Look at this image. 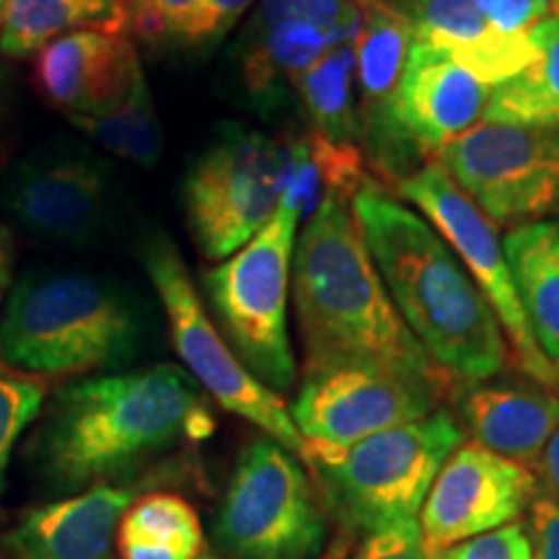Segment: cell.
I'll use <instances>...</instances> for the list:
<instances>
[{
	"mask_svg": "<svg viewBox=\"0 0 559 559\" xmlns=\"http://www.w3.org/2000/svg\"><path fill=\"white\" fill-rule=\"evenodd\" d=\"M293 298L306 373L373 368L443 396L456 391L404 324L349 200H326L306 223L293 251Z\"/></svg>",
	"mask_w": 559,
	"mask_h": 559,
	"instance_id": "cell-1",
	"label": "cell"
},
{
	"mask_svg": "<svg viewBox=\"0 0 559 559\" xmlns=\"http://www.w3.org/2000/svg\"><path fill=\"white\" fill-rule=\"evenodd\" d=\"M213 425L198 383L177 366L91 376L55 394L41 472L60 489L104 485L181 440L207 438Z\"/></svg>",
	"mask_w": 559,
	"mask_h": 559,
	"instance_id": "cell-2",
	"label": "cell"
},
{
	"mask_svg": "<svg viewBox=\"0 0 559 559\" xmlns=\"http://www.w3.org/2000/svg\"><path fill=\"white\" fill-rule=\"evenodd\" d=\"M355 218L383 283L430 360L459 383H481L508 362L487 298L425 218L379 185L353 198Z\"/></svg>",
	"mask_w": 559,
	"mask_h": 559,
	"instance_id": "cell-3",
	"label": "cell"
},
{
	"mask_svg": "<svg viewBox=\"0 0 559 559\" xmlns=\"http://www.w3.org/2000/svg\"><path fill=\"white\" fill-rule=\"evenodd\" d=\"M140 349V317L124 290L83 272H34L0 309V358L39 376L117 368Z\"/></svg>",
	"mask_w": 559,
	"mask_h": 559,
	"instance_id": "cell-4",
	"label": "cell"
},
{
	"mask_svg": "<svg viewBox=\"0 0 559 559\" xmlns=\"http://www.w3.org/2000/svg\"><path fill=\"white\" fill-rule=\"evenodd\" d=\"M461 443L464 432L451 412L436 409L353 445L306 440L304 461L340 531L368 536L417 519L438 472Z\"/></svg>",
	"mask_w": 559,
	"mask_h": 559,
	"instance_id": "cell-5",
	"label": "cell"
},
{
	"mask_svg": "<svg viewBox=\"0 0 559 559\" xmlns=\"http://www.w3.org/2000/svg\"><path fill=\"white\" fill-rule=\"evenodd\" d=\"M298 213L280 205L260 234L205 272V290L221 332L239 360L272 391L296 383L288 334V290Z\"/></svg>",
	"mask_w": 559,
	"mask_h": 559,
	"instance_id": "cell-6",
	"label": "cell"
},
{
	"mask_svg": "<svg viewBox=\"0 0 559 559\" xmlns=\"http://www.w3.org/2000/svg\"><path fill=\"white\" fill-rule=\"evenodd\" d=\"M226 559H313L326 547V513L306 469L272 438L236 461L213 523Z\"/></svg>",
	"mask_w": 559,
	"mask_h": 559,
	"instance_id": "cell-7",
	"label": "cell"
},
{
	"mask_svg": "<svg viewBox=\"0 0 559 559\" xmlns=\"http://www.w3.org/2000/svg\"><path fill=\"white\" fill-rule=\"evenodd\" d=\"M143 262L169 317L174 347L194 383L205 389L230 415L249 419L293 456L304 459L306 438L293 423L288 404L277 391L251 376L239 355L230 349L226 337L207 317L177 247L166 236H156L145 243Z\"/></svg>",
	"mask_w": 559,
	"mask_h": 559,
	"instance_id": "cell-8",
	"label": "cell"
},
{
	"mask_svg": "<svg viewBox=\"0 0 559 559\" xmlns=\"http://www.w3.org/2000/svg\"><path fill=\"white\" fill-rule=\"evenodd\" d=\"M285 192L283 140L228 124L185 179V210L205 260H228L277 213Z\"/></svg>",
	"mask_w": 559,
	"mask_h": 559,
	"instance_id": "cell-9",
	"label": "cell"
},
{
	"mask_svg": "<svg viewBox=\"0 0 559 559\" xmlns=\"http://www.w3.org/2000/svg\"><path fill=\"white\" fill-rule=\"evenodd\" d=\"M436 160L495 226L559 213V124L481 120Z\"/></svg>",
	"mask_w": 559,
	"mask_h": 559,
	"instance_id": "cell-10",
	"label": "cell"
},
{
	"mask_svg": "<svg viewBox=\"0 0 559 559\" xmlns=\"http://www.w3.org/2000/svg\"><path fill=\"white\" fill-rule=\"evenodd\" d=\"M400 194L423 210L430 226L443 236L477 280V288L498 317L502 332L508 334L519 366L542 386L559 389L555 368L544 358L539 342L531 332L526 309L515 288L513 270L506 260L495 223L459 190L456 181L438 160H430L415 177L404 181Z\"/></svg>",
	"mask_w": 559,
	"mask_h": 559,
	"instance_id": "cell-11",
	"label": "cell"
},
{
	"mask_svg": "<svg viewBox=\"0 0 559 559\" xmlns=\"http://www.w3.org/2000/svg\"><path fill=\"white\" fill-rule=\"evenodd\" d=\"M362 11L349 0H260L239 45L251 102L272 109L332 47L355 41Z\"/></svg>",
	"mask_w": 559,
	"mask_h": 559,
	"instance_id": "cell-12",
	"label": "cell"
},
{
	"mask_svg": "<svg viewBox=\"0 0 559 559\" xmlns=\"http://www.w3.org/2000/svg\"><path fill=\"white\" fill-rule=\"evenodd\" d=\"M440 400V391L386 370L330 368L306 373L290 415L306 440L353 445L432 415Z\"/></svg>",
	"mask_w": 559,
	"mask_h": 559,
	"instance_id": "cell-13",
	"label": "cell"
},
{
	"mask_svg": "<svg viewBox=\"0 0 559 559\" xmlns=\"http://www.w3.org/2000/svg\"><path fill=\"white\" fill-rule=\"evenodd\" d=\"M534 498L536 477L528 466L479 443H461L438 472L419 513L425 549L438 555L515 523Z\"/></svg>",
	"mask_w": 559,
	"mask_h": 559,
	"instance_id": "cell-14",
	"label": "cell"
},
{
	"mask_svg": "<svg viewBox=\"0 0 559 559\" xmlns=\"http://www.w3.org/2000/svg\"><path fill=\"white\" fill-rule=\"evenodd\" d=\"M3 205L37 239L81 247L107 221V171L99 160L81 153H32L5 177Z\"/></svg>",
	"mask_w": 559,
	"mask_h": 559,
	"instance_id": "cell-15",
	"label": "cell"
},
{
	"mask_svg": "<svg viewBox=\"0 0 559 559\" xmlns=\"http://www.w3.org/2000/svg\"><path fill=\"white\" fill-rule=\"evenodd\" d=\"M140 73L143 66L128 34L96 29L50 41L34 68L45 99L68 117L111 109L130 94Z\"/></svg>",
	"mask_w": 559,
	"mask_h": 559,
	"instance_id": "cell-16",
	"label": "cell"
},
{
	"mask_svg": "<svg viewBox=\"0 0 559 559\" xmlns=\"http://www.w3.org/2000/svg\"><path fill=\"white\" fill-rule=\"evenodd\" d=\"M415 41L436 47L487 86H500L539 60L536 37H513L489 21L477 0H394Z\"/></svg>",
	"mask_w": 559,
	"mask_h": 559,
	"instance_id": "cell-17",
	"label": "cell"
},
{
	"mask_svg": "<svg viewBox=\"0 0 559 559\" xmlns=\"http://www.w3.org/2000/svg\"><path fill=\"white\" fill-rule=\"evenodd\" d=\"M489 88L445 52L415 41L396 91V111L423 151L436 156L485 117Z\"/></svg>",
	"mask_w": 559,
	"mask_h": 559,
	"instance_id": "cell-18",
	"label": "cell"
},
{
	"mask_svg": "<svg viewBox=\"0 0 559 559\" xmlns=\"http://www.w3.org/2000/svg\"><path fill=\"white\" fill-rule=\"evenodd\" d=\"M130 502L128 489L94 485L26 513L9 534V547L19 559H109Z\"/></svg>",
	"mask_w": 559,
	"mask_h": 559,
	"instance_id": "cell-19",
	"label": "cell"
},
{
	"mask_svg": "<svg viewBox=\"0 0 559 559\" xmlns=\"http://www.w3.org/2000/svg\"><path fill=\"white\" fill-rule=\"evenodd\" d=\"M461 412L479 445L528 469L559 428V396L547 389L481 386L466 396Z\"/></svg>",
	"mask_w": 559,
	"mask_h": 559,
	"instance_id": "cell-20",
	"label": "cell"
},
{
	"mask_svg": "<svg viewBox=\"0 0 559 559\" xmlns=\"http://www.w3.org/2000/svg\"><path fill=\"white\" fill-rule=\"evenodd\" d=\"M285 192L280 205H288L298 218H311L326 200L353 202L355 194L376 185L358 143H340L317 130L283 140Z\"/></svg>",
	"mask_w": 559,
	"mask_h": 559,
	"instance_id": "cell-21",
	"label": "cell"
},
{
	"mask_svg": "<svg viewBox=\"0 0 559 559\" xmlns=\"http://www.w3.org/2000/svg\"><path fill=\"white\" fill-rule=\"evenodd\" d=\"M531 332L559 381V228L526 223L502 241Z\"/></svg>",
	"mask_w": 559,
	"mask_h": 559,
	"instance_id": "cell-22",
	"label": "cell"
},
{
	"mask_svg": "<svg viewBox=\"0 0 559 559\" xmlns=\"http://www.w3.org/2000/svg\"><path fill=\"white\" fill-rule=\"evenodd\" d=\"M128 19L122 0H9L0 55L11 60L32 58L50 41L86 29L128 34Z\"/></svg>",
	"mask_w": 559,
	"mask_h": 559,
	"instance_id": "cell-23",
	"label": "cell"
},
{
	"mask_svg": "<svg viewBox=\"0 0 559 559\" xmlns=\"http://www.w3.org/2000/svg\"><path fill=\"white\" fill-rule=\"evenodd\" d=\"M539 60L500 86L489 88L485 122L559 124V16L534 32Z\"/></svg>",
	"mask_w": 559,
	"mask_h": 559,
	"instance_id": "cell-24",
	"label": "cell"
},
{
	"mask_svg": "<svg viewBox=\"0 0 559 559\" xmlns=\"http://www.w3.org/2000/svg\"><path fill=\"white\" fill-rule=\"evenodd\" d=\"M122 559H200L202 526L179 495H151L124 513Z\"/></svg>",
	"mask_w": 559,
	"mask_h": 559,
	"instance_id": "cell-25",
	"label": "cell"
},
{
	"mask_svg": "<svg viewBox=\"0 0 559 559\" xmlns=\"http://www.w3.org/2000/svg\"><path fill=\"white\" fill-rule=\"evenodd\" d=\"M353 79L355 41H345V45L332 47L317 66H311L296 81V94L309 115L311 130H317L319 135L340 140V143H358Z\"/></svg>",
	"mask_w": 559,
	"mask_h": 559,
	"instance_id": "cell-26",
	"label": "cell"
},
{
	"mask_svg": "<svg viewBox=\"0 0 559 559\" xmlns=\"http://www.w3.org/2000/svg\"><path fill=\"white\" fill-rule=\"evenodd\" d=\"M75 128L102 143L104 148L138 166H156L164 148L156 107H153L151 86L145 73L132 83L130 94L120 104L99 115L70 117Z\"/></svg>",
	"mask_w": 559,
	"mask_h": 559,
	"instance_id": "cell-27",
	"label": "cell"
},
{
	"mask_svg": "<svg viewBox=\"0 0 559 559\" xmlns=\"http://www.w3.org/2000/svg\"><path fill=\"white\" fill-rule=\"evenodd\" d=\"M45 404V386L29 376L0 366V495L21 432L37 419Z\"/></svg>",
	"mask_w": 559,
	"mask_h": 559,
	"instance_id": "cell-28",
	"label": "cell"
},
{
	"mask_svg": "<svg viewBox=\"0 0 559 559\" xmlns=\"http://www.w3.org/2000/svg\"><path fill=\"white\" fill-rule=\"evenodd\" d=\"M436 559H534L528 531L523 523H508L498 531L474 536L456 547L438 551Z\"/></svg>",
	"mask_w": 559,
	"mask_h": 559,
	"instance_id": "cell-29",
	"label": "cell"
},
{
	"mask_svg": "<svg viewBox=\"0 0 559 559\" xmlns=\"http://www.w3.org/2000/svg\"><path fill=\"white\" fill-rule=\"evenodd\" d=\"M481 13L513 37H531L544 21L559 16V0H477Z\"/></svg>",
	"mask_w": 559,
	"mask_h": 559,
	"instance_id": "cell-30",
	"label": "cell"
},
{
	"mask_svg": "<svg viewBox=\"0 0 559 559\" xmlns=\"http://www.w3.org/2000/svg\"><path fill=\"white\" fill-rule=\"evenodd\" d=\"M355 559H436V555L425 549L419 521L409 519L368 534L355 551Z\"/></svg>",
	"mask_w": 559,
	"mask_h": 559,
	"instance_id": "cell-31",
	"label": "cell"
},
{
	"mask_svg": "<svg viewBox=\"0 0 559 559\" xmlns=\"http://www.w3.org/2000/svg\"><path fill=\"white\" fill-rule=\"evenodd\" d=\"M202 0H138L140 29L145 34L187 41Z\"/></svg>",
	"mask_w": 559,
	"mask_h": 559,
	"instance_id": "cell-32",
	"label": "cell"
},
{
	"mask_svg": "<svg viewBox=\"0 0 559 559\" xmlns=\"http://www.w3.org/2000/svg\"><path fill=\"white\" fill-rule=\"evenodd\" d=\"M257 0H202L185 45H215L239 24Z\"/></svg>",
	"mask_w": 559,
	"mask_h": 559,
	"instance_id": "cell-33",
	"label": "cell"
},
{
	"mask_svg": "<svg viewBox=\"0 0 559 559\" xmlns=\"http://www.w3.org/2000/svg\"><path fill=\"white\" fill-rule=\"evenodd\" d=\"M528 539L534 559H559V500L536 495L531 502Z\"/></svg>",
	"mask_w": 559,
	"mask_h": 559,
	"instance_id": "cell-34",
	"label": "cell"
},
{
	"mask_svg": "<svg viewBox=\"0 0 559 559\" xmlns=\"http://www.w3.org/2000/svg\"><path fill=\"white\" fill-rule=\"evenodd\" d=\"M11 280H13V241L9 228L0 223V309H3L5 298L11 293Z\"/></svg>",
	"mask_w": 559,
	"mask_h": 559,
	"instance_id": "cell-35",
	"label": "cell"
},
{
	"mask_svg": "<svg viewBox=\"0 0 559 559\" xmlns=\"http://www.w3.org/2000/svg\"><path fill=\"white\" fill-rule=\"evenodd\" d=\"M542 474L544 479H547L551 492L559 495V428L555 430V436L549 438L547 449L542 453Z\"/></svg>",
	"mask_w": 559,
	"mask_h": 559,
	"instance_id": "cell-36",
	"label": "cell"
},
{
	"mask_svg": "<svg viewBox=\"0 0 559 559\" xmlns=\"http://www.w3.org/2000/svg\"><path fill=\"white\" fill-rule=\"evenodd\" d=\"M349 547H353V536L340 531V534L326 544L319 559H349Z\"/></svg>",
	"mask_w": 559,
	"mask_h": 559,
	"instance_id": "cell-37",
	"label": "cell"
},
{
	"mask_svg": "<svg viewBox=\"0 0 559 559\" xmlns=\"http://www.w3.org/2000/svg\"><path fill=\"white\" fill-rule=\"evenodd\" d=\"M349 3L358 5L360 11H368V9H376V5H381V3H394V0H349Z\"/></svg>",
	"mask_w": 559,
	"mask_h": 559,
	"instance_id": "cell-38",
	"label": "cell"
},
{
	"mask_svg": "<svg viewBox=\"0 0 559 559\" xmlns=\"http://www.w3.org/2000/svg\"><path fill=\"white\" fill-rule=\"evenodd\" d=\"M5 5H9V0H0V29H3V19H5Z\"/></svg>",
	"mask_w": 559,
	"mask_h": 559,
	"instance_id": "cell-39",
	"label": "cell"
},
{
	"mask_svg": "<svg viewBox=\"0 0 559 559\" xmlns=\"http://www.w3.org/2000/svg\"><path fill=\"white\" fill-rule=\"evenodd\" d=\"M200 559H215V557H200Z\"/></svg>",
	"mask_w": 559,
	"mask_h": 559,
	"instance_id": "cell-40",
	"label": "cell"
},
{
	"mask_svg": "<svg viewBox=\"0 0 559 559\" xmlns=\"http://www.w3.org/2000/svg\"><path fill=\"white\" fill-rule=\"evenodd\" d=\"M557 228H559V226H557Z\"/></svg>",
	"mask_w": 559,
	"mask_h": 559,
	"instance_id": "cell-41",
	"label": "cell"
}]
</instances>
